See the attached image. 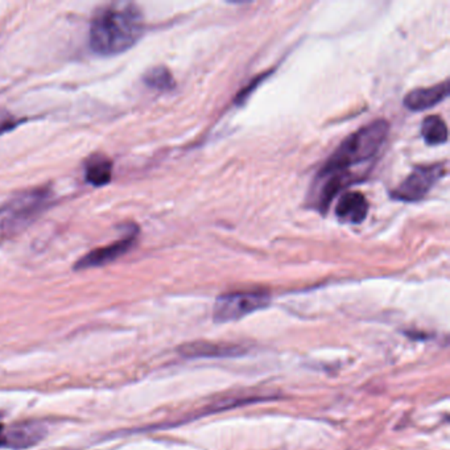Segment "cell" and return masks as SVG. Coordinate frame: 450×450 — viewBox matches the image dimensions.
<instances>
[{
  "mask_svg": "<svg viewBox=\"0 0 450 450\" xmlns=\"http://www.w3.org/2000/svg\"><path fill=\"white\" fill-rule=\"evenodd\" d=\"M179 352L186 358H227L243 355L246 352L242 346L233 343L198 342L183 345Z\"/></svg>",
  "mask_w": 450,
  "mask_h": 450,
  "instance_id": "cell-7",
  "label": "cell"
},
{
  "mask_svg": "<svg viewBox=\"0 0 450 450\" xmlns=\"http://www.w3.org/2000/svg\"><path fill=\"white\" fill-rule=\"evenodd\" d=\"M19 123L20 120L15 118V115H12L11 112H8L7 110L0 108V135L15 129Z\"/></svg>",
  "mask_w": 450,
  "mask_h": 450,
  "instance_id": "cell-14",
  "label": "cell"
},
{
  "mask_svg": "<svg viewBox=\"0 0 450 450\" xmlns=\"http://www.w3.org/2000/svg\"><path fill=\"white\" fill-rule=\"evenodd\" d=\"M86 181L93 186H105L112 177V161L108 156L97 153L89 158L85 165Z\"/></svg>",
  "mask_w": 450,
  "mask_h": 450,
  "instance_id": "cell-11",
  "label": "cell"
},
{
  "mask_svg": "<svg viewBox=\"0 0 450 450\" xmlns=\"http://www.w3.org/2000/svg\"><path fill=\"white\" fill-rule=\"evenodd\" d=\"M143 79H144V84L148 87L159 90V91H169L176 86V81L169 72V69L162 65L150 68V70L143 77Z\"/></svg>",
  "mask_w": 450,
  "mask_h": 450,
  "instance_id": "cell-13",
  "label": "cell"
},
{
  "mask_svg": "<svg viewBox=\"0 0 450 450\" xmlns=\"http://www.w3.org/2000/svg\"><path fill=\"white\" fill-rule=\"evenodd\" d=\"M0 446H6V430L3 424H0Z\"/></svg>",
  "mask_w": 450,
  "mask_h": 450,
  "instance_id": "cell-15",
  "label": "cell"
},
{
  "mask_svg": "<svg viewBox=\"0 0 450 450\" xmlns=\"http://www.w3.org/2000/svg\"><path fill=\"white\" fill-rule=\"evenodd\" d=\"M144 33V18L134 3H111L98 8L91 22L89 41L94 53H124Z\"/></svg>",
  "mask_w": 450,
  "mask_h": 450,
  "instance_id": "cell-2",
  "label": "cell"
},
{
  "mask_svg": "<svg viewBox=\"0 0 450 450\" xmlns=\"http://www.w3.org/2000/svg\"><path fill=\"white\" fill-rule=\"evenodd\" d=\"M446 174V162L418 167L407 179L392 191V198L404 202H416L424 198L429 191Z\"/></svg>",
  "mask_w": 450,
  "mask_h": 450,
  "instance_id": "cell-5",
  "label": "cell"
},
{
  "mask_svg": "<svg viewBox=\"0 0 450 450\" xmlns=\"http://www.w3.org/2000/svg\"><path fill=\"white\" fill-rule=\"evenodd\" d=\"M368 202L359 192L343 194L335 206V215L343 224H362L367 217Z\"/></svg>",
  "mask_w": 450,
  "mask_h": 450,
  "instance_id": "cell-9",
  "label": "cell"
},
{
  "mask_svg": "<svg viewBox=\"0 0 450 450\" xmlns=\"http://www.w3.org/2000/svg\"><path fill=\"white\" fill-rule=\"evenodd\" d=\"M53 193L49 188H33L15 194L0 206V236L25 230L51 206Z\"/></svg>",
  "mask_w": 450,
  "mask_h": 450,
  "instance_id": "cell-3",
  "label": "cell"
},
{
  "mask_svg": "<svg viewBox=\"0 0 450 450\" xmlns=\"http://www.w3.org/2000/svg\"><path fill=\"white\" fill-rule=\"evenodd\" d=\"M421 135L428 146H439L448 141V127L442 118L432 115L424 119L421 124Z\"/></svg>",
  "mask_w": 450,
  "mask_h": 450,
  "instance_id": "cell-12",
  "label": "cell"
},
{
  "mask_svg": "<svg viewBox=\"0 0 450 450\" xmlns=\"http://www.w3.org/2000/svg\"><path fill=\"white\" fill-rule=\"evenodd\" d=\"M271 297L267 292H233L219 296L213 308V320L218 323L238 321L247 314L267 308Z\"/></svg>",
  "mask_w": 450,
  "mask_h": 450,
  "instance_id": "cell-4",
  "label": "cell"
},
{
  "mask_svg": "<svg viewBox=\"0 0 450 450\" xmlns=\"http://www.w3.org/2000/svg\"><path fill=\"white\" fill-rule=\"evenodd\" d=\"M448 96L449 85L445 81L432 87H421L412 90L404 98V106L411 111H424L439 105V102H442Z\"/></svg>",
  "mask_w": 450,
  "mask_h": 450,
  "instance_id": "cell-8",
  "label": "cell"
},
{
  "mask_svg": "<svg viewBox=\"0 0 450 450\" xmlns=\"http://www.w3.org/2000/svg\"><path fill=\"white\" fill-rule=\"evenodd\" d=\"M139 234V230L136 226H129L127 234L114 242L112 245L108 246L99 247L89 252L87 255L81 257L75 263V269H87V268L102 267L105 264H108L114 260H117L120 257H123L126 252H129L132 246L136 242V238Z\"/></svg>",
  "mask_w": 450,
  "mask_h": 450,
  "instance_id": "cell-6",
  "label": "cell"
},
{
  "mask_svg": "<svg viewBox=\"0 0 450 450\" xmlns=\"http://www.w3.org/2000/svg\"><path fill=\"white\" fill-rule=\"evenodd\" d=\"M45 436V427L39 423H22L6 432V446L25 449L36 445Z\"/></svg>",
  "mask_w": 450,
  "mask_h": 450,
  "instance_id": "cell-10",
  "label": "cell"
},
{
  "mask_svg": "<svg viewBox=\"0 0 450 450\" xmlns=\"http://www.w3.org/2000/svg\"><path fill=\"white\" fill-rule=\"evenodd\" d=\"M388 123L380 119L358 129L335 150L321 168L317 177L319 207L325 213L333 198L343 186L353 183L350 169L373 160L383 147L388 134Z\"/></svg>",
  "mask_w": 450,
  "mask_h": 450,
  "instance_id": "cell-1",
  "label": "cell"
}]
</instances>
